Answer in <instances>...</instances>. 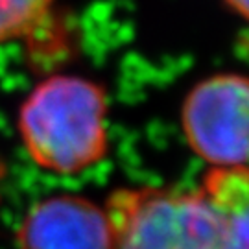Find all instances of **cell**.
<instances>
[{
    "mask_svg": "<svg viewBox=\"0 0 249 249\" xmlns=\"http://www.w3.org/2000/svg\"><path fill=\"white\" fill-rule=\"evenodd\" d=\"M223 2H225L238 17H242L244 20L249 22V0H223Z\"/></svg>",
    "mask_w": 249,
    "mask_h": 249,
    "instance_id": "obj_7",
    "label": "cell"
},
{
    "mask_svg": "<svg viewBox=\"0 0 249 249\" xmlns=\"http://www.w3.org/2000/svg\"><path fill=\"white\" fill-rule=\"evenodd\" d=\"M20 249H113L104 209L78 196H57L37 203L18 231Z\"/></svg>",
    "mask_w": 249,
    "mask_h": 249,
    "instance_id": "obj_4",
    "label": "cell"
},
{
    "mask_svg": "<svg viewBox=\"0 0 249 249\" xmlns=\"http://www.w3.org/2000/svg\"><path fill=\"white\" fill-rule=\"evenodd\" d=\"M107 102L96 83L80 76H52L20 107L18 129L39 166L76 174L107 151Z\"/></svg>",
    "mask_w": 249,
    "mask_h": 249,
    "instance_id": "obj_1",
    "label": "cell"
},
{
    "mask_svg": "<svg viewBox=\"0 0 249 249\" xmlns=\"http://www.w3.org/2000/svg\"><path fill=\"white\" fill-rule=\"evenodd\" d=\"M187 142L214 166L249 164V78L214 74L196 83L181 109Z\"/></svg>",
    "mask_w": 249,
    "mask_h": 249,
    "instance_id": "obj_3",
    "label": "cell"
},
{
    "mask_svg": "<svg viewBox=\"0 0 249 249\" xmlns=\"http://www.w3.org/2000/svg\"><path fill=\"white\" fill-rule=\"evenodd\" d=\"M201 192L218 220L220 249H249V164L214 166Z\"/></svg>",
    "mask_w": 249,
    "mask_h": 249,
    "instance_id": "obj_5",
    "label": "cell"
},
{
    "mask_svg": "<svg viewBox=\"0 0 249 249\" xmlns=\"http://www.w3.org/2000/svg\"><path fill=\"white\" fill-rule=\"evenodd\" d=\"M53 0H0V43L24 36L46 15Z\"/></svg>",
    "mask_w": 249,
    "mask_h": 249,
    "instance_id": "obj_6",
    "label": "cell"
},
{
    "mask_svg": "<svg viewBox=\"0 0 249 249\" xmlns=\"http://www.w3.org/2000/svg\"><path fill=\"white\" fill-rule=\"evenodd\" d=\"M104 211L113 249H220V227L203 192L122 188Z\"/></svg>",
    "mask_w": 249,
    "mask_h": 249,
    "instance_id": "obj_2",
    "label": "cell"
}]
</instances>
